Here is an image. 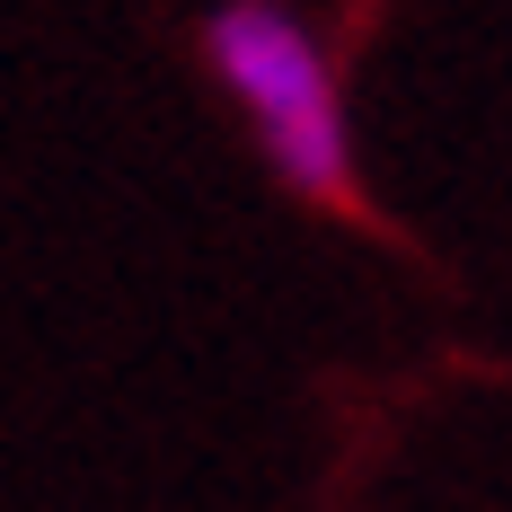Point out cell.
Returning a JSON list of instances; mask_svg holds the SVG:
<instances>
[{"instance_id": "6da1fadb", "label": "cell", "mask_w": 512, "mask_h": 512, "mask_svg": "<svg viewBox=\"0 0 512 512\" xmlns=\"http://www.w3.org/2000/svg\"><path fill=\"white\" fill-rule=\"evenodd\" d=\"M195 45H204V71L221 80V98L239 106L256 159L274 168V186L318 212L362 221L354 115H345V80H336L327 36L292 0H212Z\"/></svg>"}]
</instances>
